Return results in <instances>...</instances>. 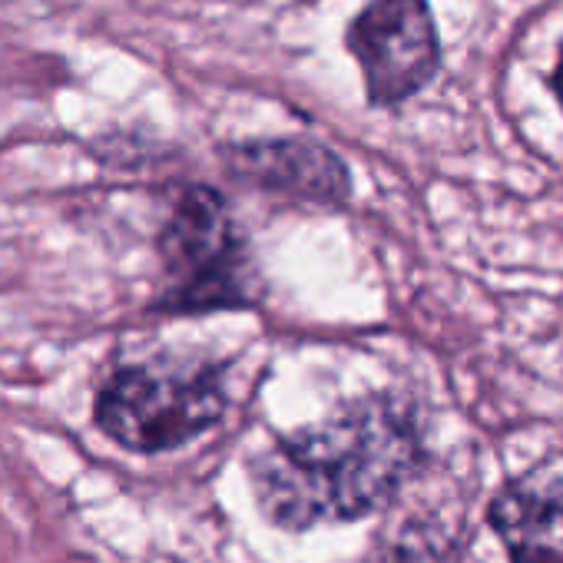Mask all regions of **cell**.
<instances>
[{"mask_svg": "<svg viewBox=\"0 0 563 563\" xmlns=\"http://www.w3.org/2000/svg\"><path fill=\"white\" fill-rule=\"evenodd\" d=\"M424 441L411 405L365 398L262 451L249 474L265 517L286 530L345 523L388 507L415 477Z\"/></svg>", "mask_w": 563, "mask_h": 563, "instance_id": "obj_1", "label": "cell"}, {"mask_svg": "<svg viewBox=\"0 0 563 563\" xmlns=\"http://www.w3.org/2000/svg\"><path fill=\"white\" fill-rule=\"evenodd\" d=\"M225 408L219 365L156 358L107 378L97 395V424L126 451L163 454L219 424Z\"/></svg>", "mask_w": 563, "mask_h": 563, "instance_id": "obj_2", "label": "cell"}, {"mask_svg": "<svg viewBox=\"0 0 563 563\" xmlns=\"http://www.w3.org/2000/svg\"><path fill=\"white\" fill-rule=\"evenodd\" d=\"M169 275L163 306L169 312L242 309L258 299L255 272L229 202L209 186H189L159 232Z\"/></svg>", "mask_w": 563, "mask_h": 563, "instance_id": "obj_3", "label": "cell"}, {"mask_svg": "<svg viewBox=\"0 0 563 563\" xmlns=\"http://www.w3.org/2000/svg\"><path fill=\"white\" fill-rule=\"evenodd\" d=\"M349 51L365 74L375 107L405 103L441 67V41L428 0H372L349 27Z\"/></svg>", "mask_w": 563, "mask_h": 563, "instance_id": "obj_4", "label": "cell"}, {"mask_svg": "<svg viewBox=\"0 0 563 563\" xmlns=\"http://www.w3.org/2000/svg\"><path fill=\"white\" fill-rule=\"evenodd\" d=\"M225 159L239 179L265 192L296 196L306 202L335 206L352 189L345 163L329 146L316 140H302V136L242 143V146H232Z\"/></svg>", "mask_w": 563, "mask_h": 563, "instance_id": "obj_5", "label": "cell"}, {"mask_svg": "<svg viewBox=\"0 0 563 563\" xmlns=\"http://www.w3.org/2000/svg\"><path fill=\"white\" fill-rule=\"evenodd\" d=\"M510 563H563V487L514 484L490 504Z\"/></svg>", "mask_w": 563, "mask_h": 563, "instance_id": "obj_6", "label": "cell"}, {"mask_svg": "<svg viewBox=\"0 0 563 563\" xmlns=\"http://www.w3.org/2000/svg\"><path fill=\"white\" fill-rule=\"evenodd\" d=\"M550 87H553V93H556V100H560V107H563V51H560V64H556V70H553V77H550Z\"/></svg>", "mask_w": 563, "mask_h": 563, "instance_id": "obj_7", "label": "cell"}]
</instances>
